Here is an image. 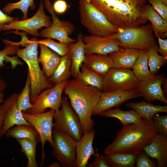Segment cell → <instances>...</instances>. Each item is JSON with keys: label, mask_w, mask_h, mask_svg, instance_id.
Instances as JSON below:
<instances>
[{"label": "cell", "mask_w": 167, "mask_h": 167, "mask_svg": "<svg viewBox=\"0 0 167 167\" xmlns=\"http://www.w3.org/2000/svg\"><path fill=\"white\" fill-rule=\"evenodd\" d=\"M118 29L145 24L143 15L147 0H88Z\"/></svg>", "instance_id": "1"}, {"label": "cell", "mask_w": 167, "mask_h": 167, "mask_svg": "<svg viewBox=\"0 0 167 167\" xmlns=\"http://www.w3.org/2000/svg\"><path fill=\"white\" fill-rule=\"evenodd\" d=\"M139 124L122 125L114 140L105 149V154L122 152L137 155L158 133L152 119L142 118Z\"/></svg>", "instance_id": "2"}, {"label": "cell", "mask_w": 167, "mask_h": 167, "mask_svg": "<svg viewBox=\"0 0 167 167\" xmlns=\"http://www.w3.org/2000/svg\"><path fill=\"white\" fill-rule=\"evenodd\" d=\"M63 92L79 118L83 134L93 130L95 123L92 118V113L102 91L84 85L75 79L68 80Z\"/></svg>", "instance_id": "3"}, {"label": "cell", "mask_w": 167, "mask_h": 167, "mask_svg": "<svg viewBox=\"0 0 167 167\" xmlns=\"http://www.w3.org/2000/svg\"><path fill=\"white\" fill-rule=\"evenodd\" d=\"M39 40L36 37L31 38L23 49H19L17 53L28 66V72L31 81L30 101L47 89L54 85L49 77L41 70L38 56V46Z\"/></svg>", "instance_id": "4"}, {"label": "cell", "mask_w": 167, "mask_h": 167, "mask_svg": "<svg viewBox=\"0 0 167 167\" xmlns=\"http://www.w3.org/2000/svg\"><path fill=\"white\" fill-rule=\"evenodd\" d=\"M79 9L81 24L92 35L106 36L118 31V29L88 0H79Z\"/></svg>", "instance_id": "5"}, {"label": "cell", "mask_w": 167, "mask_h": 167, "mask_svg": "<svg viewBox=\"0 0 167 167\" xmlns=\"http://www.w3.org/2000/svg\"><path fill=\"white\" fill-rule=\"evenodd\" d=\"M153 30L149 24L118 29L116 33L109 36L118 40L121 47L132 48L141 51L148 50L156 45Z\"/></svg>", "instance_id": "6"}, {"label": "cell", "mask_w": 167, "mask_h": 167, "mask_svg": "<svg viewBox=\"0 0 167 167\" xmlns=\"http://www.w3.org/2000/svg\"><path fill=\"white\" fill-rule=\"evenodd\" d=\"M61 109L55 111L53 128L79 141L83 133L79 118L71 107L66 96L62 95Z\"/></svg>", "instance_id": "7"}, {"label": "cell", "mask_w": 167, "mask_h": 167, "mask_svg": "<svg viewBox=\"0 0 167 167\" xmlns=\"http://www.w3.org/2000/svg\"><path fill=\"white\" fill-rule=\"evenodd\" d=\"M43 0H40L38 9L32 17L22 20L17 18L15 20L3 25L0 28V32L16 30L23 31L34 37L40 36L39 30L43 27L49 28L52 23L50 17L45 14Z\"/></svg>", "instance_id": "8"}, {"label": "cell", "mask_w": 167, "mask_h": 167, "mask_svg": "<svg viewBox=\"0 0 167 167\" xmlns=\"http://www.w3.org/2000/svg\"><path fill=\"white\" fill-rule=\"evenodd\" d=\"M103 78L102 91L104 92L136 89L141 83L129 68L113 67Z\"/></svg>", "instance_id": "9"}, {"label": "cell", "mask_w": 167, "mask_h": 167, "mask_svg": "<svg viewBox=\"0 0 167 167\" xmlns=\"http://www.w3.org/2000/svg\"><path fill=\"white\" fill-rule=\"evenodd\" d=\"M52 135L53 156L63 167H75L76 142L68 135L54 128Z\"/></svg>", "instance_id": "10"}, {"label": "cell", "mask_w": 167, "mask_h": 167, "mask_svg": "<svg viewBox=\"0 0 167 167\" xmlns=\"http://www.w3.org/2000/svg\"><path fill=\"white\" fill-rule=\"evenodd\" d=\"M68 81L64 80L42 91L30 101L32 107L24 112L35 114L44 112L48 108L55 111L59 110L61 107L62 93Z\"/></svg>", "instance_id": "11"}, {"label": "cell", "mask_w": 167, "mask_h": 167, "mask_svg": "<svg viewBox=\"0 0 167 167\" xmlns=\"http://www.w3.org/2000/svg\"><path fill=\"white\" fill-rule=\"evenodd\" d=\"M44 4L51 16L52 23L50 27L41 30L40 33L41 36L54 39L60 42L67 44L76 42V40L69 37L75 31L74 25L70 22L61 20L58 18L50 0H44Z\"/></svg>", "instance_id": "12"}, {"label": "cell", "mask_w": 167, "mask_h": 167, "mask_svg": "<svg viewBox=\"0 0 167 167\" xmlns=\"http://www.w3.org/2000/svg\"><path fill=\"white\" fill-rule=\"evenodd\" d=\"M55 113V111L52 109L47 112L35 114H28L22 111L25 119L35 128L40 138L42 146L41 166L43 165L46 156L44 152L45 143L47 141L49 142L52 147L54 146L52 134Z\"/></svg>", "instance_id": "13"}, {"label": "cell", "mask_w": 167, "mask_h": 167, "mask_svg": "<svg viewBox=\"0 0 167 167\" xmlns=\"http://www.w3.org/2000/svg\"><path fill=\"white\" fill-rule=\"evenodd\" d=\"M140 96L137 89L129 91H102L99 101L93 111L92 115H100L102 112L118 107L127 100Z\"/></svg>", "instance_id": "14"}, {"label": "cell", "mask_w": 167, "mask_h": 167, "mask_svg": "<svg viewBox=\"0 0 167 167\" xmlns=\"http://www.w3.org/2000/svg\"><path fill=\"white\" fill-rule=\"evenodd\" d=\"M83 40L85 54H108L121 48L120 41L110 36L86 35L83 36Z\"/></svg>", "instance_id": "15"}, {"label": "cell", "mask_w": 167, "mask_h": 167, "mask_svg": "<svg viewBox=\"0 0 167 167\" xmlns=\"http://www.w3.org/2000/svg\"><path fill=\"white\" fill-rule=\"evenodd\" d=\"M165 74L152 75L141 82L137 89L141 96L144 97L148 102L160 101L167 104V99L165 97L162 84Z\"/></svg>", "instance_id": "16"}, {"label": "cell", "mask_w": 167, "mask_h": 167, "mask_svg": "<svg viewBox=\"0 0 167 167\" xmlns=\"http://www.w3.org/2000/svg\"><path fill=\"white\" fill-rule=\"evenodd\" d=\"M19 94L14 93L3 102L2 105L6 112L2 131L3 136L8 130L15 125L25 124L32 126L25 119L22 111L17 106L16 101Z\"/></svg>", "instance_id": "17"}, {"label": "cell", "mask_w": 167, "mask_h": 167, "mask_svg": "<svg viewBox=\"0 0 167 167\" xmlns=\"http://www.w3.org/2000/svg\"><path fill=\"white\" fill-rule=\"evenodd\" d=\"M95 131L92 130L83 134L81 139L76 142V167H85L92 156L95 154L93 142Z\"/></svg>", "instance_id": "18"}, {"label": "cell", "mask_w": 167, "mask_h": 167, "mask_svg": "<svg viewBox=\"0 0 167 167\" xmlns=\"http://www.w3.org/2000/svg\"><path fill=\"white\" fill-rule=\"evenodd\" d=\"M167 135L158 133L143 150L149 156L156 159L158 167L165 166L167 163Z\"/></svg>", "instance_id": "19"}, {"label": "cell", "mask_w": 167, "mask_h": 167, "mask_svg": "<svg viewBox=\"0 0 167 167\" xmlns=\"http://www.w3.org/2000/svg\"><path fill=\"white\" fill-rule=\"evenodd\" d=\"M83 36L82 33H79L75 43L68 44L69 54L71 60V76L75 79L76 78L80 73V67L85 57Z\"/></svg>", "instance_id": "20"}, {"label": "cell", "mask_w": 167, "mask_h": 167, "mask_svg": "<svg viewBox=\"0 0 167 167\" xmlns=\"http://www.w3.org/2000/svg\"><path fill=\"white\" fill-rule=\"evenodd\" d=\"M83 63L102 77L113 67L112 60L108 54H85Z\"/></svg>", "instance_id": "21"}, {"label": "cell", "mask_w": 167, "mask_h": 167, "mask_svg": "<svg viewBox=\"0 0 167 167\" xmlns=\"http://www.w3.org/2000/svg\"><path fill=\"white\" fill-rule=\"evenodd\" d=\"M38 46L40 50L39 62L42 65V71L50 78L58 65L61 56L44 45L39 44Z\"/></svg>", "instance_id": "22"}, {"label": "cell", "mask_w": 167, "mask_h": 167, "mask_svg": "<svg viewBox=\"0 0 167 167\" xmlns=\"http://www.w3.org/2000/svg\"><path fill=\"white\" fill-rule=\"evenodd\" d=\"M141 51L132 48H121L108 55L112 59L113 67L132 68Z\"/></svg>", "instance_id": "23"}, {"label": "cell", "mask_w": 167, "mask_h": 167, "mask_svg": "<svg viewBox=\"0 0 167 167\" xmlns=\"http://www.w3.org/2000/svg\"><path fill=\"white\" fill-rule=\"evenodd\" d=\"M126 107L134 109L142 118L151 120L154 115L159 113H167V106L155 105L143 101L140 102H129Z\"/></svg>", "instance_id": "24"}, {"label": "cell", "mask_w": 167, "mask_h": 167, "mask_svg": "<svg viewBox=\"0 0 167 167\" xmlns=\"http://www.w3.org/2000/svg\"><path fill=\"white\" fill-rule=\"evenodd\" d=\"M100 115L106 118H115L120 121L122 125L131 123L139 124L142 121V118L133 109L125 111L118 107L115 109H111L105 110Z\"/></svg>", "instance_id": "25"}, {"label": "cell", "mask_w": 167, "mask_h": 167, "mask_svg": "<svg viewBox=\"0 0 167 167\" xmlns=\"http://www.w3.org/2000/svg\"><path fill=\"white\" fill-rule=\"evenodd\" d=\"M143 15L151 23V26L156 35L160 37L167 36V21L164 20L150 5H146Z\"/></svg>", "instance_id": "26"}, {"label": "cell", "mask_w": 167, "mask_h": 167, "mask_svg": "<svg viewBox=\"0 0 167 167\" xmlns=\"http://www.w3.org/2000/svg\"><path fill=\"white\" fill-rule=\"evenodd\" d=\"M4 135L16 139H28L34 140L38 143L41 142L38 132L32 126L25 124L15 125L8 130Z\"/></svg>", "instance_id": "27"}, {"label": "cell", "mask_w": 167, "mask_h": 167, "mask_svg": "<svg viewBox=\"0 0 167 167\" xmlns=\"http://www.w3.org/2000/svg\"><path fill=\"white\" fill-rule=\"evenodd\" d=\"M71 60L69 54L61 56L60 62L50 77L54 85L65 80H69L71 76Z\"/></svg>", "instance_id": "28"}, {"label": "cell", "mask_w": 167, "mask_h": 167, "mask_svg": "<svg viewBox=\"0 0 167 167\" xmlns=\"http://www.w3.org/2000/svg\"><path fill=\"white\" fill-rule=\"evenodd\" d=\"M76 79L82 84L97 88L102 91L103 77L87 67L83 63Z\"/></svg>", "instance_id": "29"}, {"label": "cell", "mask_w": 167, "mask_h": 167, "mask_svg": "<svg viewBox=\"0 0 167 167\" xmlns=\"http://www.w3.org/2000/svg\"><path fill=\"white\" fill-rule=\"evenodd\" d=\"M148 50L141 51L132 68L135 75L141 82L152 75L148 68Z\"/></svg>", "instance_id": "30"}, {"label": "cell", "mask_w": 167, "mask_h": 167, "mask_svg": "<svg viewBox=\"0 0 167 167\" xmlns=\"http://www.w3.org/2000/svg\"><path fill=\"white\" fill-rule=\"evenodd\" d=\"M137 155L118 152L105 154V157L110 167H133Z\"/></svg>", "instance_id": "31"}, {"label": "cell", "mask_w": 167, "mask_h": 167, "mask_svg": "<svg viewBox=\"0 0 167 167\" xmlns=\"http://www.w3.org/2000/svg\"><path fill=\"white\" fill-rule=\"evenodd\" d=\"M21 148V151L28 159L27 167H38L36 157V148L38 143L28 139H16Z\"/></svg>", "instance_id": "32"}, {"label": "cell", "mask_w": 167, "mask_h": 167, "mask_svg": "<svg viewBox=\"0 0 167 167\" xmlns=\"http://www.w3.org/2000/svg\"><path fill=\"white\" fill-rule=\"evenodd\" d=\"M36 7V5L34 0H20L17 2L7 3L2 10L4 13L9 15L10 14L13 10L19 9L22 12L23 15L22 20H24L28 18V12L29 8L33 10Z\"/></svg>", "instance_id": "33"}, {"label": "cell", "mask_w": 167, "mask_h": 167, "mask_svg": "<svg viewBox=\"0 0 167 167\" xmlns=\"http://www.w3.org/2000/svg\"><path fill=\"white\" fill-rule=\"evenodd\" d=\"M158 48L156 45L148 50V65L152 75L156 74L160 68L167 62V59L158 54Z\"/></svg>", "instance_id": "34"}, {"label": "cell", "mask_w": 167, "mask_h": 167, "mask_svg": "<svg viewBox=\"0 0 167 167\" xmlns=\"http://www.w3.org/2000/svg\"><path fill=\"white\" fill-rule=\"evenodd\" d=\"M30 91L31 81L28 72L24 86L21 92L19 93L16 101L18 108L22 111L25 112L32 107V105L30 102Z\"/></svg>", "instance_id": "35"}, {"label": "cell", "mask_w": 167, "mask_h": 167, "mask_svg": "<svg viewBox=\"0 0 167 167\" xmlns=\"http://www.w3.org/2000/svg\"><path fill=\"white\" fill-rule=\"evenodd\" d=\"M38 43L46 45L61 56L69 53V44L58 42L52 39L48 38L39 40Z\"/></svg>", "instance_id": "36"}, {"label": "cell", "mask_w": 167, "mask_h": 167, "mask_svg": "<svg viewBox=\"0 0 167 167\" xmlns=\"http://www.w3.org/2000/svg\"><path fill=\"white\" fill-rule=\"evenodd\" d=\"M6 45L4 49L0 51V66L3 67L4 61L7 56L17 54L19 47L22 44L21 41L15 42L8 40H3Z\"/></svg>", "instance_id": "37"}, {"label": "cell", "mask_w": 167, "mask_h": 167, "mask_svg": "<svg viewBox=\"0 0 167 167\" xmlns=\"http://www.w3.org/2000/svg\"><path fill=\"white\" fill-rule=\"evenodd\" d=\"M158 133L167 135V116L155 114L152 118Z\"/></svg>", "instance_id": "38"}, {"label": "cell", "mask_w": 167, "mask_h": 167, "mask_svg": "<svg viewBox=\"0 0 167 167\" xmlns=\"http://www.w3.org/2000/svg\"><path fill=\"white\" fill-rule=\"evenodd\" d=\"M153 9L165 20L167 21V5L161 0H147Z\"/></svg>", "instance_id": "39"}, {"label": "cell", "mask_w": 167, "mask_h": 167, "mask_svg": "<svg viewBox=\"0 0 167 167\" xmlns=\"http://www.w3.org/2000/svg\"><path fill=\"white\" fill-rule=\"evenodd\" d=\"M136 167H154L155 165L148 155L142 151L137 155Z\"/></svg>", "instance_id": "40"}, {"label": "cell", "mask_w": 167, "mask_h": 167, "mask_svg": "<svg viewBox=\"0 0 167 167\" xmlns=\"http://www.w3.org/2000/svg\"><path fill=\"white\" fill-rule=\"evenodd\" d=\"M97 152L94 155L95 159L92 163L88 164L89 167H110L105 157L99 154L97 149L96 148Z\"/></svg>", "instance_id": "41"}, {"label": "cell", "mask_w": 167, "mask_h": 167, "mask_svg": "<svg viewBox=\"0 0 167 167\" xmlns=\"http://www.w3.org/2000/svg\"><path fill=\"white\" fill-rule=\"evenodd\" d=\"M52 5L55 12L59 14L64 13L68 7L67 3L64 0H56Z\"/></svg>", "instance_id": "42"}, {"label": "cell", "mask_w": 167, "mask_h": 167, "mask_svg": "<svg viewBox=\"0 0 167 167\" xmlns=\"http://www.w3.org/2000/svg\"><path fill=\"white\" fill-rule=\"evenodd\" d=\"M156 35L158 38L159 44L158 49V52L167 59V39H162L158 35Z\"/></svg>", "instance_id": "43"}, {"label": "cell", "mask_w": 167, "mask_h": 167, "mask_svg": "<svg viewBox=\"0 0 167 167\" xmlns=\"http://www.w3.org/2000/svg\"><path fill=\"white\" fill-rule=\"evenodd\" d=\"M16 18L9 16L0 10V28L4 25L15 20Z\"/></svg>", "instance_id": "44"}, {"label": "cell", "mask_w": 167, "mask_h": 167, "mask_svg": "<svg viewBox=\"0 0 167 167\" xmlns=\"http://www.w3.org/2000/svg\"><path fill=\"white\" fill-rule=\"evenodd\" d=\"M6 112L5 108L0 104V139L2 136V131L6 117Z\"/></svg>", "instance_id": "45"}, {"label": "cell", "mask_w": 167, "mask_h": 167, "mask_svg": "<svg viewBox=\"0 0 167 167\" xmlns=\"http://www.w3.org/2000/svg\"><path fill=\"white\" fill-rule=\"evenodd\" d=\"M162 86V89L165 97L167 99V78H164Z\"/></svg>", "instance_id": "46"}, {"label": "cell", "mask_w": 167, "mask_h": 167, "mask_svg": "<svg viewBox=\"0 0 167 167\" xmlns=\"http://www.w3.org/2000/svg\"><path fill=\"white\" fill-rule=\"evenodd\" d=\"M6 86L5 82L0 77V92L3 93L6 88Z\"/></svg>", "instance_id": "47"}, {"label": "cell", "mask_w": 167, "mask_h": 167, "mask_svg": "<svg viewBox=\"0 0 167 167\" xmlns=\"http://www.w3.org/2000/svg\"><path fill=\"white\" fill-rule=\"evenodd\" d=\"M61 166V165L60 163H58L57 162H55L53 163L49 167H59Z\"/></svg>", "instance_id": "48"}, {"label": "cell", "mask_w": 167, "mask_h": 167, "mask_svg": "<svg viewBox=\"0 0 167 167\" xmlns=\"http://www.w3.org/2000/svg\"><path fill=\"white\" fill-rule=\"evenodd\" d=\"M4 95L2 93L0 92V104L3 102V101Z\"/></svg>", "instance_id": "49"}, {"label": "cell", "mask_w": 167, "mask_h": 167, "mask_svg": "<svg viewBox=\"0 0 167 167\" xmlns=\"http://www.w3.org/2000/svg\"><path fill=\"white\" fill-rule=\"evenodd\" d=\"M165 4L167 5V0H161Z\"/></svg>", "instance_id": "50"}, {"label": "cell", "mask_w": 167, "mask_h": 167, "mask_svg": "<svg viewBox=\"0 0 167 167\" xmlns=\"http://www.w3.org/2000/svg\"></svg>", "instance_id": "51"}]
</instances>
